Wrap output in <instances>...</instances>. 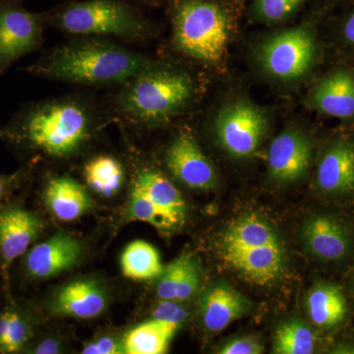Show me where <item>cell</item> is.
Returning a JSON list of instances; mask_svg holds the SVG:
<instances>
[{
  "instance_id": "1",
  "label": "cell",
  "mask_w": 354,
  "mask_h": 354,
  "mask_svg": "<svg viewBox=\"0 0 354 354\" xmlns=\"http://www.w3.org/2000/svg\"><path fill=\"white\" fill-rule=\"evenodd\" d=\"M106 113L101 104L86 95L30 102L0 128V140L20 152L64 160L82 151Z\"/></svg>"
},
{
  "instance_id": "2",
  "label": "cell",
  "mask_w": 354,
  "mask_h": 354,
  "mask_svg": "<svg viewBox=\"0 0 354 354\" xmlns=\"http://www.w3.org/2000/svg\"><path fill=\"white\" fill-rule=\"evenodd\" d=\"M151 62L150 58L113 39L72 37L23 70L39 78L58 82L120 87Z\"/></svg>"
},
{
  "instance_id": "3",
  "label": "cell",
  "mask_w": 354,
  "mask_h": 354,
  "mask_svg": "<svg viewBox=\"0 0 354 354\" xmlns=\"http://www.w3.org/2000/svg\"><path fill=\"white\" fill-rule=\"evenodd\" d=\"M120 87L113 102L114 113L142 127H158L174 120L196 93L187 72L153 62Z\"/></svg>"
},
{
  "instance_id": "4",
  "label": "cell",
  "mask_w": 354,
  "mask_h": 354,
  "mask_svg": "<svg viewBox=\"0 0 354 354\" xmlns=\"http://www.w3.org/2000/svg\"><path fill=\"white\" fill-rule=\"evenodd\" d=\"M46 25L71 37H102L135 43L152 35L153 25L128 0H72L46 11Z\"/></svg>"
},
{
  "instance_id": "5",
  "label": "cell",
  "mask_w": 354,
  "mask_h": 354,
  "mask_svg": "<svg viewBox=\"0 0 354 354\" xmlns=\"http://www.w3.org/2000/svg\"><path fill=\"white\" fill-rule=\"evenodd\" d=\"M172 39L186 57L216 64L230 35L227 11L212 0H176L171 6Z\"/></svg>"
},
{
  "instance_id": "6",
  "label": "cell",
  "mask_w": 354,
  "mask_h": 354,
  "mask_svg": "<svg viewBox=\"0 0 354 354\" xmlns=\"http://www.w3.org/2000/svg\"><path fill=\"white\" fill-rule=\"evenodd\" d=\"M16 0H0V76L21 57L41 48L46 11L31 12Z\"/></svg>"
},
{
  "instance_id": "7",
  "label": "cell",
  "mask_w": 354,
  "mask_h": 354,
  "mask_svg": "<svg viewBox=\"0 0 354 354\" xmlns=\"http://www.w3.org/2000/svg\"><path fill=\"white\" fill-rule=\"evenodd\" d=\"M268 128L266 113L246 101L230 102L216 118V138L232 157H251L259 149Z\"/></svg>"
},
{
  "instance_id": "8",
  "label": "cell",
  "mask_w": 354,
  "mask_h": 354,
  "mask_svg": "<svg viewBox=\"0 0 354 354\" xmlns=\"http://www.w3.org/2000/svg\"><path fill=\"white\" fill-rule=\"evenodd\" d=\"M316 55L315 39L305 28L279 32L268 39L260 53L263 68L279 80H297L304 76Z\"/></svg>"
},
{
  "instance_id": "9",
  "label": "cell",
  "mask_w": 354,
  "mask_h": 354,
  "mask_svg": "<svg viewBox=\"0 0 354 354\" xmlns=\"http://www.w3.org/2000/svg\"><path fill=\"white\" fill-rule=\"evenodd\" d=\"M223 259L246 281L257 286H269L283 276L286 267V250L283 241L246 247H220Z\"/></svg>"
},
{
  "instance_id": "10",
  "label": "cell",
  "mask_w": 354,
  "mask_h": 354,
  "mask_svg": "<svg viewBox=\"0 0 354 354\" xmlns=\"http://www.w3.org/2000/svg\"><path fill=\"white\" fill-rule=\"evenodd\" d=\"M43 227L34 212L19 205H0V269L6 278L14 261L28 252Z\"/></svg>"
},
{
  "instance_id": "11",
  "label": "cell",
  "mask_w": 354,
  "mask_h": 354,
  "mask_svg": "<svg viewBox=\"0 0 354 354\" xmlns=\"http://www.w3.org/2000/svg\"><path fill=\"white\" fill-rule=\"evenodd\" d=\"M165 160L172 176L187 187L197 190L215 187V167L189 133L177 135L165 151Z\"/></svg>"
},
{
  "instance_id": "12",
  "label": "cell",
  "mask_w": 354,
  "mask_h": 354,
  "mask_svg": "<svg viewBox=\"0 0 354 354\" xmlns=\"http://www.w3.org/2000/svg\"><path fill=\"white\" fill-rule=\"evenodd\" d=\"M307 252L321 262L346 259L353 249V237L348 227L335 216L316 215L307 218L300 232Z\"/></svg>"
},
{
  "instance_id": "13",
  "label": "cell",
  "mask_w": 354,
  "mask_h": 354,
  "mask_svg": "<svg viewBox=\"0 0 354 354\" xmlns=\"http://www.w3.org/2000/svg\"><path fill=\"white\" fill-rule=\"evenodd\" d=\"M82 254L81 242L57 234L32 246L24 255V272L31 279H48L74 267Z\"/></svg>"
},
{
  "instance_id": "14",
  "label": "cell",
  "mask_w": 354,
  "mask_h": 354,
  "mask_svg": "<svg viewBox=\"0 0 354 354\" xmlns=\"http://www.w3.org/2000/svg\"><path fill=\"white\" fill-rule=\"evenodd\" d=\"M311 160L312 147L306 135L295 129L286 130L270 146V176L279 183H295L308 171Z\"/></svg>"
},
{
  "instance_id": "15",
  "label": "cell",
  "mask_w": 354,
  "mask_h": 354,
  "mask_svg": "<svg viewBox=\"0 0 354 354\" xmlns=\"http://www.w3.org/2000/svg\"><path fill=\"white\" fill-rule=\"evenodd\" d=\"M317 189L329 197L354 193V143L339 140L330 144L319 160Z\"/></svg>"
},
{
  "instance_id": "16",
  "label": "cell",
  "mask_w": 354,
  "mask_h": 354,
  "mask_svg": "<svg viewBox=\"0 0 354 354\" xmlns=\"http://www.w3.org/2000/svg\"><path fill=\"white\" fill-rule=\"evenodd\" d=\"M199 307L205 328L218 333L245 316L250 311L251 302L232 286L218 283L203 293Z\"/></svg>"
},
{
  "instance_id": "17",
  "label": "cell",
  "mask_w": 354,
  "mask_h": 354,
  "mask_svg": "<svg viewBox=\"0 0 354 354\" xmlns=\"http://www.w3.org/2000/svg\"><path fill=\"white\" fill-rule=\"evenodd\" d=\"M106 304V295L95 281L79 279L58 291L50 310L59 316L92 319L101 315Z\"/></svg>"
},
{
  "instance_id": "18",
  "label": "cell",
  "mask_w": 354,
  "mask_h": 354,
  "mask_svg": "<svg viewBox=\"0 0 354 354\" xmlns=\"http://www.w3.org/2000/svg\"><path fill=\"white\" fill-rule=\"evenodd\" d=\"M44 205L58 220L75 221L90 208L85 188L69 176L51 177L43 190Z\"/></svg>"
},
{
  "instance_id": "19",
  "label": "cell",
  "mask_w": 354,
  "mask_h": 354,
  "mask_svg": "<svg viewBox=\"0 0 354 354\" xmlns=\"http://www.w3.org/2000/svg\"><path fill=\"white\" fill-rule=\"evenodd\" d=\"M132 190L148 198L158 209L183 225L185 201L180 191L164 174L153 169H141L134 177Z\"/></svg>"
},
{
  "instance_id": "20",
  "label": "cell",
  "mask_w": 354,
  "mask_h": 354,
  "mask_svg": "<svg viewBox=\"0 0 354 354\" xmlns=\"http://www.w3.org/2000/svg\"><path fill=\"white\" fill-rule=\"evenodd\" d=\"M307 315L321 330H333L346 321L348 305L341 288L330 283H318L310 288L305 300Z\"/></svg>"
},
{
  "instance_id": "21",
  "label": "cell",
  "mask_w": 354,
  "mask_h": 354,
  "mask_svg": "<svg viewBox=\"0 0 354 354\" xmlns=\"http://www.w3.org/2000/svg\"><path fill=\"white\" fill-rule=\"evenodd\" d=\"M314 106L334 118L354 116V75L346 70H337L325 77L312 95Z\"/></svg>"
},
{
  "instance_id": "22",
  "label": "cell",
  "mask_w": 354,
  "mask_h": 354,
  "mask_svg": "<svg viewBox=\"0 0 354 354\" xmlns=\"http://www.w3.org/2000/svg\"><path fill=\"white\" fill-rule=\"evenodd\" d=\"M179 327V324L152 318L125 335L123 351L127 354H164Z\"/></svg>"
},
{
  "instance_id": "23",
  "label": "cell",
  "mask_w": 354,
  "mask_h": 354,
  "mask_svg": "<svg viewBox=\"0 0 354 354\" xmlns=\"http://www.w3.org/2000/svg\"><path fill=\"white\" fill-rule=\"evenodd\" d=\"M281 241L278 232L269 221L257 214H247L225 230L220 247L257 246Z\"/></svg>"
},
{
  "instance_id": "24",
  "label": "cell",
  "mask_w": 354,
  "mask_h": 354,
  "mask_svg": "<svg viewBox=\"0 0 354 354\" xmlns=\"http://www.w3.org/2000/svg\"><path fill=\"white\" fill-rule=\"evenodd\" d=\"M120 265L124 277L133 281L158 279L164 270L157 249L143 241H133L125 248Z\"/></svg>"
},
{
  "instance_id": "25",
  "label": "cell",
  "mask_w": 354,
  "mask_h": 354,
  "mask_svg": "<svg viewBox=\"0 0 354 354\" xmlns=\"http://www.w3.org/2000/svg\"><path fill=\"white\" fill-rule=\"evenodd\" d=\"M84 176L88 187L101 196L109 198L120 192L125 172L118 158L108 155L91 158L84 167Z\"/></svg>"
},
{
  "instance_id": "26",
  "label": "cell",
  "mask_w": 354,
  "mask_h": 354,
  "mask_svg": "<svg viewBox=\"0 0 354 354\" xmlns=\"http://www.w3.org/2000/svg\"><path fill=\"white\" fill-rule=\"evenodd\" d=\"M31 320L16 306L0 311V354L23 353L31 344Z\"/></svg>"
},
{
  "instance_id": "27",
  "label": "cell",
  "mask_w": 354,
  "mask_h": 354,
  "mask_svg": "<svg viewBox=\"0 0 354 354\" xmlns=\"http://www.w3.org/2000/svg\"><path fill=\"white\" fill-rule=\"evenodd\" d=\"M316 335L307 324L290 319L278 326L272 339V353L276 354H311L315 353Z\"/></svg>"
},
{
  "instance_id": "28",
  "label": "cell",
  "mask_w": 354,
  "mask_h": 354,
  "mask_svg": "<svg viewBox=\"0 0 354 354\" xmlns=\"http://www.w3.org/2000/svg\"><path fill=\"white\" fill-rule=\"evenodd\" d=\"M127 216L133 221L149 223L165 234L181 227L174 218L158 209L148 198L133 190L130 195Z\"/></svg>"
},
{
  "instance_id": "29",
  "label": "cell",
  "mask_w": 354,
  "mask_h": 354,
  "mask_svg": "<svg viewBox=\"0 0 354 354\" xmlns=\"http://www.w3.org/2000/svg\"><path fill=\"white\" fill-rule=\"evenodd\" d=\"M191 258L185 254L164 267L157 279L156 292L158 300H176L177 288Z\"/></svg>"
},
{
  "instance_id": "30",
  "label": "cell",
  "mask_w": 354,
  "mask_h": 354,
  "mask_svg": "<svg viewBox=\"0 0 354 354\" xmlns=\"http://www.w3.org/2000/svg\"><path fill=\"white\" fill-rule=\"evenodd\" d=\"M304 1V0H254V13L265 22H279L290 17Z\"/></svg>"
},
{
  "instance_id": "31",
  "label": "cell",
  "mask_w": 354,
  "mask_h": 354,
  "mask_svg": "<svg viewBox=\"0 0 354 354\" xmlns=\"http://www.w3.org/2000/svg\"><path fill=\"white\" fill-rule=\"evenodd\" d=\"M200 285V272L196 262L191 258L176 291V301L185 302L194 297Z\"/></svg>"
},
{
  "instance_id": "32",
  "label": "cell",
  "mask_w": 354,
  "mask_h": 354,
  "mask_svg": "<svg viewBox=\"0 0 354 354\" xmlns=\"http://www.w3.org/2000/svg\"><path fill=\"white\" fill-rule=\"evenodd\" d=\"M265 348L262 342L252 337H235L225 342L220 348L221 354H262Z\"/></svg>"
},
{
  "instance_id": "33",
  "label": "cell",
  "mask_w": 354,
  "mask_h": 354,
  "mask_svg": "<svg viewBox=\"0 0 354 354\" xmlns=\"http://www.w3.org/2000/svg\"><path fill=\"white\" fill-rule=\"evenodd\" d=\"M181 304L183 302L176 300H160V304L153 309V318L179 324L181 326V323L185 320L187 315V310Z\"/></svg>"
},
{
  "instance_id": "34",
  "label": "cell",
  "mask_w": 354,
  "mask_h": 354,
  "mask_svg": "<svg viewBox=\"0 0 354 354\" xmlns=\"http://www.w3.org/2000/svg\"><path fill=\"white\" fill-rule=\"evenodd\" d=\"M83 354H120L124 353L122 344L111 337H101L88 342L82 349Z\"/></svg>"
},
{
  "instance_id": "35",
  "label": "cell",
  "mask_w": 354,
  "mask_h": 354,
  "mask_svg": "<svg viewBox=\"0 0 354 354\" xmlns=\"http://www.w3.org/2000/svg\"><path fill=\"white\" fill-rule=\"evenodd\" d=\"M24 353L36 354H53L60 353L59 342L53 339H46L34 344L32 346H28Z\"/></svg>"
},
{
  "instance_id": "36",
  "label": "cell",
  "mask_w": 354,
  "mask_h": 354,
  "mask_svg": "<svg viewBox=\"0 0 354 354\" xmlns=\"http://www.w3.org/2000/svg\"><path fill=\"white\" fill-rule=\"evenodd\" d=\"M21 177H22V174H20V172H16L12 176L0 174V205H2V201L6 199V197L11 192V190L15 187Z\"/></svg>"
},
{
  "instance_id": "37",
  "label": "cell",
  "mask_w": 354,
  "mask_h": 354,
  "mask_svg": "<svg viewBox=\"0 0 354 354\" xmlns=\"http://www.w3.org/2000/svg\"><path fill=\"white\" fill-rule=\"evenodd\" d=\"M344 38L348 43L354 44V13L346 21L344 28Z\"/></svg>"
},
{
  "instance_id": "38",
  "label": "cell",
  "mask_w": 354,
  "mask_h": 354,
  "mask_svg": "<svg viewBox=\"0 0 354 354\" xmlns=\"http://www.w3.org/2000/svg\"><path fill=\"white\" fill-rule=\"evenodd\" d=\"M131 1L133 3L145 4V6H153V4H158L160 0H128Z\"/></svg>"
},
{
  "instance_id": "39",
  "label": "cell",
  "mask_w": 354,
  "mask_h": 354,
  "mask_svg": "<svg viewBox=\"0 0 354 354\" xmlns=\"http://www.w3.org/2000/svg\"><path fill=\"white\" fill-rule=\"evenodd\" d=\"M16 1H18V2H22L23 0H16Z\"/></svg>"
}]
</instances>
